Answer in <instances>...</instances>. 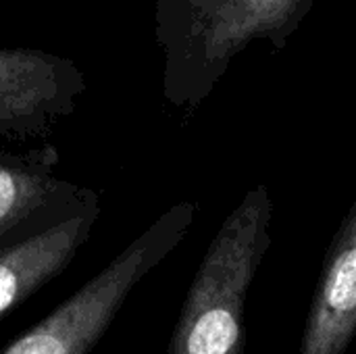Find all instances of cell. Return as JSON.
Returning a JSON list of instances; mask_svg holds the SVG:
<instances>
[{
  "label": "cell",
  "mask_w": 356,
  "mask_h": 354,
  "mask_svg": "<svg viewBox=\"0 0 356 354\" xmlns=\"http://www.w3.org/2000/svg\"><path fill=\"white\" fill-rule=\"evenodd\" d=\"M311 6L313 0H156L165 98L196 108L250 44L284 48Z\"/></svg>",
  "instance_id": "cell-1"
},
{
  "label": "cell",
  "mask_w": 356,
  "mask_h": 354,
  "mask_svg": "<svg viewBox=\"0 0 356 354\" xmlns=\"http://www.w3.org/2000/svg\"><path fill=\"white\" fill-rule=\"evenodd\" d=\"M273 202L254 186L225 217L186 294L169 354H244V309L271 246Z\"/></svg>",
  "instance_id": "cell-2"
},
{
  "label": "cell",
  "mask_w": 356,
  "mask_h": 354,
  "mask_svg": "<svg viewBox=\"0 0 356 354\" xmlns=\"http://www.w3.org/2000/svg\"><path fill=\"white\" fill-rule=\"evenodd\" d=\"M194 202H177L127 244L104 269L81 284L52 313L0 354H90L104 338L134 288L186 238Z\"/></svg>",
  "instance_id": "cell-3"
},
{
  "label": "cell",
  "mask_w": 356,
  "mask_h": 354,
  "mask_svg": "<svg viewBox=\"0 0 356 354\" xmlns=\"http://www.w3.org/2000/svg\"><path fill=\"white\" fill-rule=\"evenodd\" d=\"M86 90L75 61L38 48L0 46V138L46 140L75 113Z\"/></svg>",
  "instance_id": "cell-4"
},
{
  "label": "cell",
  "mask_w": 356,
  "mask_h": 354,
  "mask_svg": "<svg viewBox=\"0 0 356 354\" xmlns=\"http://www.w3.org/2000/svg\"><path fill=\"white\" fill-rule=\"evenodd\" d=\"M56 146L0 148V252L100 202L92 188L60 179Z\"/></svg>",
  "instance_id": "cell-5"
},
{
  "label": "cell",
  "mask_w": 356,
  "mask_h": 354,
  "mask_svg": "<svg viewBox=\"0 0 356 354\" xmlns=\"http://www.w3.org/2000/svg\"><path fill=\"white\" fill-rule=\"evenodd\" d=\"M356 336V200L336 232L311 300L300 354H346Z\"/></svg>",
  "instance_id": "cell-6"
},
{
  "label": "cell",
  "mask_w": 356,
  "mask_h": 354,
  "mask_svg": "<svg viewBox=\"0 0 356 354\" xmlns=\"http://www.w3.org/2000/svg\"><path fill=\"white\" fill-rule=\"evenodd\" d=\"M100 202L0 252V319L63 275L100 219Z\"/></svg>",
  "instance_id": "cell-7"
}]
</instances>
